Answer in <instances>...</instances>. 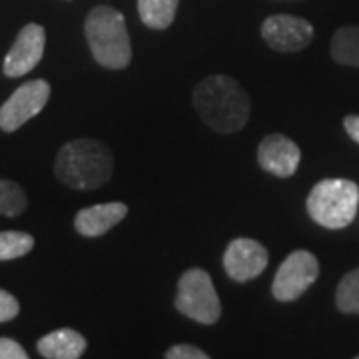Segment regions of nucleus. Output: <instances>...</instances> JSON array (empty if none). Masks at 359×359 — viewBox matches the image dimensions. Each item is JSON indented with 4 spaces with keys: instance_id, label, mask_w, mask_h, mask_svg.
<instances>
[{
    "instance_id": "f257e3e1",
    "label": "nucleus",
    "mask_w": 359,
    "mask_h": 359,
    "mask_svg": "<svg viewBox=\"0 0 359 359\" xmlns=\"http://www.w3.org/2000/svg\"><path fill=\"white\" fill-rule=\"evenodd\" d=\"M198 116L208 128L219 134L240 132L252 114V100L238 80L224 74L204 78L192 92Z\"/></svg>"
},
{
    "instance_id": "f03ea898",
    "label": "nucleus",
    "mask_w": 359,
    "mask_h": 359,
    "mask_svg": "<svg viewBox=\"0 0 359 359\" xmlns=\"http://www.w3.org/2000/svg\"><path fill=\"white\" fill-rule=\"evenodd\" d=\"M56 178L72 190H96L114 174V158L98 140L80 138L65 144L54 162Z\"/></svg>"
},
{
    "instance_id": "7ed1b4c3",
    "label": "nucleus",
    "mask_w": 359,
    "mask_h": 359,
    "mask_svg": "<svg viewBox=\"0 0 359 359\" xmlns=\"http://www.w3.org/2000/svg\"><path fill=\"white\" fill-rule=\"evenodd\" d=\"M84 32L98 65L110 70H122L130 65L132 46L126 20L120 11L106 4L92 8L84 22Z\"/></svg>"
},
{
    "instance_id": "20e7f679",
    "label": "nucleus",
    "mask_w": 359,
    "mask_h": 359,
    "mask_svg": "<svg viewBox=\"0 0 359 359\" xmlns=\"http://www.w3.org/2000/svg\"><path fill=\"white\" fill-rule=\"evenodd\" d=\"M309 218L321 228L344 230L358 214L359 186L347 178H327L318 182L308 196Z\"/></svg>"
},
{
    "instance_id": "39448f33",
    "label": "nucleus",
    "mask_w": 359,
    "mask_h": 359,
    "mask_svg": "<svg viewBox=\"0 0 359 359\" xmlns=\"http://www.w3.org/2000/svg\"><path fill=\"white\" fill-rule=\"evenodd\" d=\"M174 306L182 316L204 325L216 323L222 316V304L214 282L210 273L200 268H192L182 273Z\"/></svg>"
},
{
    "instance_id": "423d86ee",
    "label": "nucleus",
    "mask_w": 359,
    "mask_h": 359,
    "mask_svg": "<svg viewBox=\"0 0 359 359\" xmlns=\"http://www.w3.org/2000/svg\"><path fill=\"white\" fill-rule=\"evenodd\" d=\"M320 278V262L308 250H295L282 262L271 283V294L278 302H295Z\"/></svg>"
},
{
    "instance_id": "0eeeda50",
    "label": "nucleus",
    "mask_w": 359,
    "mask_h": 359,
    "mask_svg": "<svg viewBox=\"0 0 359 359\" xmlns=\"http://www.w3.org/2000/svg\"><path fill=\"white\" fill-rule=\"evenodd\" d=\"M48 98H50V84L46 80L39 78L25 82L0 106V130L16 132L18 128H22L30 118L42 112Z\"/></svg>"
},
{
    "instance_id": "6e6552de",
    "label": "nucleus",
    "mask_w": 359,
    "mask_h": 359,
    "mask_svg": "<svg viewBox=\"0 0 359 359\" xmlns=\"http://www.w3.org/2000/svg\"><path fill=\"white\" fill-rule=\"evenodd\" d=\"M268 262L269 254L266 245L252 238H236L224 252V269L238 283L259 278L268 268Z\"/></svg>"
},
{
    "instance_id": "1a4fd4ad",
    "label": "nucleus",
    "mask_w": 359,
    "mask_h": 359,
    "mask_svg": "<svg viewBox=\"0 0 359 359\" xmlns=\"http://www.w3.org/2000/svg\"><path fill=\"white\" fill-rule=\"evenodd\" d=\"M262 36L271 50L299 52L313 40V26L306 18L292 14H273L262 25Z\"/></svg>"
},
{
    "instance_id": "9d476101",
    "label": "nucleus",
    "mask_w": 359,
    "mask_h": 359,
    "mask_svg": "<svg viewBox=\"0 0 359 359\" xmlns=\"http://www.w3.org/2000/svg\"><path fill=\"white\" fill-rule=\"evenodd\" d=\"M46 44V32L40 25H26L14 40L13 48L8 50L2 70L8 78L26 76L30 70H34L42 60Z\"/></svg>"
},
{
    "instance_id": "9b49d317",
    "label": "nucleus",
    "mask_w": 359,
    "mask_h": 359,
    "mask_svg": "<svg viewBox=\"0 0 359 359\" xmlns=\"http://www.w3.org/2000/svg\"><path fill=\"white\" fill-rule=\"evenodd\" d=\"M257 162L271 176L290 178L302 162V150L283 134H268L257 146Z\"/></svg>"
},
{
    "instance_id": "f8f14e48",
    "label": "nucleus",
    "mask_w": 359,
    "mask_h": 359,
    "mask_svg": "<svg viewBox=\"0 0 359 359\" xmlns=\"http://www.w3.org/2000/svg\"><path fill=\"white\" fill-rule=\"evenodd\" d=\"M128 216V205L122 202L96 204L80 210L74 218V228L84 238H100Z\"/></svg>"
},
{
    "instance_id": "ddd939ff",
    "label": "nucleus",
    "mask_w": 359,
    "mask_h": 359,
    "mask_svg": "<svg viewBox=\"0 0 359 359\" xmlns=\"http://www.w3.org/2000/svg\"><path fill=\"white\" fill-rule=\"evenodd\" d=\"M86 339L76 330L62 327L39 339V353L46 359H78L86 351Z\"/></svg>"
},
{
    "instance_id": "4468645a",
    "label": "nucleus",
    "mask_w": 359,
    "mask_h": 359,
    "mask_svg": "<svg viewBox=\"0 0 359 359\" xmlns=\"http://www.w3.org/2000/svg\"><path fill=\"white\" fill-rule=\"evenodd\" d=\"M330 54L337 65L359 68V26H341L332 36Z\"/></svg>"
},
{
    "instance_id": "2eb2a0df",
    "label": "nucleus",
    "mask_w": 359,
    "mask_h": 359,
    "mask_svg": "<svg viewBox=\"0 0 359 359\" xmlns=\"http://www.w3.org/2000/svg\"><path fill=\"white\" fill-rule=\"evenodd\" d=\"M178 0H138L142 22L152 30H166L174 22Z\"/></svg>"
},
{
    "instance_id": "dca6fc26",
    "label": "nucleus",
    "mask_w": 359,
    "mask_h": 359,
    "mask_svg": "<svg viewBox=\"0 0 359 359\" xmlns=\"http://www.w3.org/2000/svg\"><path fill=\"white\" fill-rule=\"evenodd\" d=\"M335 306L341 313L359 316V268L347 271L335 292Z\"/></svg>"
},
{
    "instance_id": "f3484780",
    "label": "nucleus",
    "mask_w": 359,
    "mask_h": 359,
    "mask_svg": "<svg viewBox=\"0 0 359 359\" xmlns=\"http://www.w3.org/2000/svg\"><path fill=\"white\" fill-rule=\"evenodd\" d=\"M28 205L25 190L13 180L0 178V214L6 218L20 216Z\"/></svg>"
},
{
    "instance_id": "a211bd4d",
    "label": "nucleus",
    "mask_w": 359,
    "mask_h": 359,
    "mask_svg": "<svg viewBox=\"0 0 359 359\" xmlns=\"http://www.w3.org/2000/svg\"><path fill=\"white\" fill-rule=\"evenodd\" d=\"M34 248V238L26 231H0V262L26 256Z\"/></svg>"
},
{
    "instance_id": "6ab92c4d",
    "label": "nucleus",
    "mask_w": 359,
    "mask_h": 359,
    "mask_svg": "<svg viewBox=\"0 0 359 359\" xmlns=\"http://www.w3.org/2000/svg\"><path fill=\"white\" fill-rule=\"evenodd\" d=\"M210 355L200 347L190 346V344H180V346L170 347L166 351V359H208Z\"/></svg>"
},
{
    "instance_id": "aec40b11",
    "label": "nucleus",
    "mask_w": 359,
    "mask_h": 359,
    "mask_svg": "<svg viewBox=\"0 0 359 359\" xmlns=\"http://www.w3.org/2000/svg\"><path fill=\"white\" fill-rule=\"evenodd\" d=\"M18 311H20L18 299H16L13 294L0 290V323H2V321L14 320V318L18 316Z\"/></svg>"
},
{
    "instance_id": "412c9836",
    "label": "nucleus",
    "mask_w": 359,
    "mask_h": 359,
    "mask_svg": "<svg viewBox=\"0 0 359 359\" xmlns=\"http://www.w3.org/2000/svg\"><path fill=\"white\" fill-rule=\"evenodd\" d=\"M28 353L18 341L11 337H0V359H26Z\"/></svg>"
},
{
    "instance_id": "4be33fe9",
    "label": "nucleus",
    "mask_w": 359,
    "mask_h": 359,
    "mask_svg": "<svg viewBox=\"0 0 359 359\" xmlns=\"http://www.w3.org/2000/svg\"><path fill=\"white\" fill-rule=\"evenodd\" d=\"M344 128H346V132L349 134V138L359 144V116L358 114L346 116V120H344Z\"/></svg>"
},
{
    "instance_id": "5701e85b",
    "label": "nucleus",
    "mask_w": 359,
    "mask_h": 359,
    "mask_svg": "<svg viewBox=\"0 0 359 359\" xmlns=\"http://www.w3.org/2000/svg\"><path fill=\"white\" fill-rule=\"evenodd\" d=\"M358 359H359V355H358Z\"/></svg>"
}]
</instances>
